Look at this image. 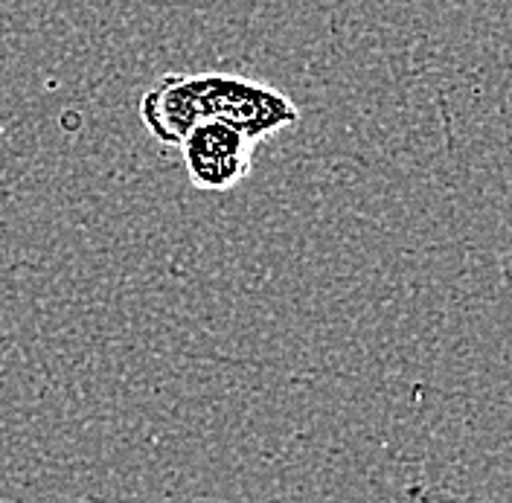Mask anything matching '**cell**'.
Here are the masks:
<instances>
[{
  "label": "cell",
  "instance_id": "1",
  "mask_svg": "<svg viewBox=\"0 0 512 503\" xmlns=\"http://www.w3.org/2000/svg\"><path fill=\"white\" fill-rule=\"evenodd\" d=\"M140 120L160 146H181L201 123H227L254 143L300 123V108L280 88L239 73H166L140 99Z\"/></svg>",
  "mask_w": 512,
  "mask_h": 503
},
{
  "label": "cell",
  "instance_id": "2",
  "mask_svg": "<svg viewBox=\"0 0 512 503\" xmlns=\"http://www.w3.org/2000/svg\"><path fill=\"white\" fill-rule=\"evenodd\" d=\"M178 149L190 184L201 192H230L254 169V140L236 126L216 120L192 128Z\"/></svg>",
  "mask_w": 512,
  "mask_h": 503
}]
</instances>
